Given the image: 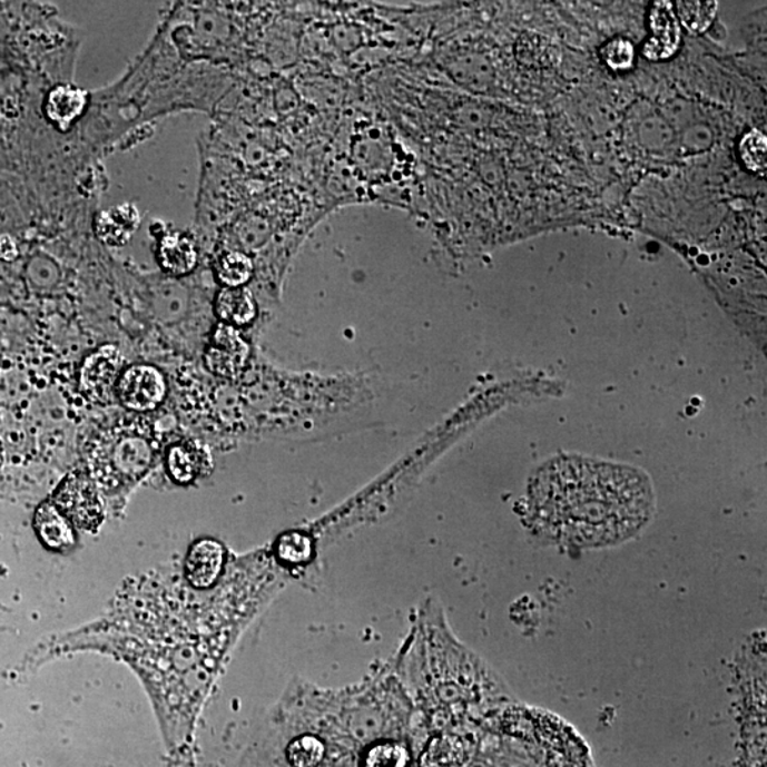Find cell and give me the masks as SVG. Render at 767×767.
Returning a JSON list of instances; mask_svg holds the SVG:
<instances>
[{
  "instance_id": "6da1fadb",
  "label": "cell",
  "mask_w": 767,
  "mask_h": 767,
  "mask_svg": "<svg viewBox=\"0 0 767 767\" xmlns=\"http://www.w3.org/2000/svg\"><path fill=\"white\" fill-rule=\"evenodd\" d=\"M534 529L552 542L606 548L636 537L653 512L650 482L631 468L566 458L548 463L530 486Z\"/></svg>"
},
{
  "instance_id": "7a4b0ae2",
  "label": "cell",
  "mask_w": 767,
  "mask_h": 767,
  "mask_svg": "<svg viewBox=\"0 0 767 767\" xmlns=\"http://www.w3.org/2000/svg\"><path fill=\"white\" fill-rule=\"evenodd\" d=\"M154 461L151 442L134 431L108 435L97 448L96 475L105 482H132L146 475Z\"/></svg>"
},
{
  "instance_id": "3957f363",
  "label": "cell",
  "mask_w": 767,
  "mask_h": 767,
  "mask_svg": "<svg viewBox=\"0 0 767 767\" xmlns=\"http://www.w3.org/2000/svg\"><path fill=\"white\" fill-rule=\"evenodd\" d=\"M56 508L73 527L97 532L105 522V502L95 479L83 472H71L55 491Z\"/></svg>"
},
{
  "instance_id": "277c9868",
  "label": "cell",
  "mask_w": 767,
  "mask_h": 767,
  "mask_svg": "<svg viewBox=\"0 0 767 767\" xmlns=\"http://www.w3.org/2000/svg\"><path fill=\"white\" fill-rule=\"evenodd\" d=\"M116 395L127 410L134 413H151L166 400L167 381L154 365H131L120 374Z\"/></svg>"
},
{
  "instance_id": "5b68a950",
  "label": "cell",
  "mask_w": 767,
  "mask_h": 767,
  "mask_svg": "<svg viewBox=\"0 0 767 767\" xmlns=\"http://www.w3.org/2000/svg\"><path fill=\"white\" fill-rule=\"evenodd\" d=\"M120 367L121 355L111 344L87 355L79 374L81 394L91 403H110L112 396L116 395Z\"/></svg>"
},
{
  "instance_id": "8992f818",
  "label": "cell",
  "mask_w": 767,
  "mask_h": 767,
  "mask_svg": "<svg viewBox=\"0 0 767 767\" xmlns=\"http://www.w3.org/2000/svg\"><path fill=\"white\" fill-rule=\"evenodd\" d=\"M92 97L89 91L60 81L50 87L43 100V116L55 131L66 136L79 128L90 111Z\"/></svg>"
},
{
  "instance_id": "52a82bcc",
  "label": "cell",
  "mask_w": 767,
  "mask_h": 767,
  "mask_svg": "<svg viewBox=\"0 0 767 767\" xmlns=\"http://www.w3.org/2000/svg\"><path fill=\"white\" fill-rule=\"evenodd\" d=\"M156 236V259L161 271L171 277L190 275L199 264L197 240L188 232L157 223L151 226Z\"/></svg>"
},
{
  "instance_id": "ba28073f",
  "label": "cell",
  "mask_w": 767,
  "mask_h": 767,
  "mask_svg": "<svg viewBox=\"0 0 767 767\" xmlns=\"http://www.w3.org/2000/svg\"><path fill=\"white\" fill-rule=\"evenodd\" d=\"M249 355V344L238 328L220 323L205 350L204 363L209 373L234 380L244 372Z\"/></svg>"
},
{
  "instance_id": "9c48e42d",
  "label": "cell",
  "mask_w": 767,
  "mask_h": 767,
  "mask_svg": "<svg viewBox=\"0 0 767 767\" xmlns=\"http://www.w3.org/2000/svg\"><path fill=\"white\" fill-rule=\"evenodd\" d=\"M651 36L642 46L643 58L651 61L671 59L681 46V26H679L673 4L653 2L648 14Z\"/></svg>"
},
{
  "instance_id": "30bf717a",
  "label": "cell",
  "mask_w": 767,
  "mask_h": 767,
  "mask_svg": "<svg viewBox=\"0 0 767 767\" xmlns=\"http://www.w3.org/2000/svg\"><path fill=\"white\" fill-rule=\"evenodd\" d=\"M225 549L214 539H200L190 545L185 576L195 589H209L223 573Z\"/></svg>"
},
{
  "instance_id": "8fae6325",
  "label": "cell",
  "mask_w": 767,
  "mask_h": 767,
  "mask_svg": "<svg viewBox=\"0 0 767 767\" xmlns=\"http://www.w3.org/2000/svg\"><path fill=\"white\" fill-rule=\"evenodd\" d=\"M140 219L137 208L131 204H125L108 213L92 215L91 229L100 244L118 248L131 240L134 232L141 224Z\"/></svg>"
},
{
  "instance_id": "7c38bea8",
  "label": "cell",
  "mask_w": 767,
  "mask_h": 767,
  "mask_svg": "<svg viewBox=\"0 0 767 767\" xmlns=\"http://www.w3.org/2000/svg\"><path fill=\"white\" fill-rule=\"evenodd\" d=\"M35 530L40 542L55 552H67L75 548V527L51 501L43 502L36 511Z\"/></svg>"
},
{
  "instance_id": "4fadbf2b",
  "label": "cell",
  "mask_w": 767,
  "mask_h": 767,
  "mask_svg": "<svg viewBox=\"0 0 767 767\" xmlns=\"http://www.w3.org/2000/svg\"><path fill=\"white\" fill-rule=\"evenodd\" d=\"M215 313L226 326L245 327L255 322L257 305L246 287H224L216 295Z\"/></svg>"
},
{
  "instance_id": "5bb4252c",
  "label": "cell",
  "mask_w": 767,
  "mask_h": 767,
  "mask_svg": "<svg viewBox=\"0 0 767 767\" xmlns=\"http://www.w3.org/2000/svg\"><path fill=\"white\" fill-rule=\"evenodd\" d=\"M254 273V260L244 250L225 252L216 260L215 276L224 287H245Z\"/></svg>"
},
{
  "instance_id": "9a60e30c",
  "label": "cell",
  "mask_w": 767,
  "mask_h": 767,
  "mask_svg": "<svg viewBox=\"0 0 767 767\" xmlns=\"http://www.w3.org/2000/svg\"><path fill=\"white\" fill-rule=\"evenodd\" d=\"M199 456L188 444H175L168 450L167 471L175 483L188 485L199 473Z\"/></svg>"
},
{
  "instance_id": "2e32d148",
  "label": "cell",
  "mask_w": 767,
  "mask_h": 767,
  "mask_svg": "<svg viewBox=\"0 0 767 767\" xmlns=\"http://www.w3.org/2000/svg\"><path fill=\"white\" fill-rule=\"evenodd\" d=\"M717 9V2H677L678 22L689 35H702L714 23Z\"/></svg>"
},
{
  "instance_id": "e0dca14e",
  "label": "cell",
  "mask_w": 767,
  "mask_h": 767,
  "mask_svg": "<svg viewBox=\"0 0 767 767\" xmlns=\"http://www.w3.org/2000/svg\"><path fill=\"white\" fill-rule=\"evenodd\" d=\"M519 59L534 69H545L555 63V50L542 36L524 35L520 39Z\"/></svg>"
},
{
  "instance_id": "ac0fdd59",
  "label": "cell",
  "mask_w": 767,
  "mask_h": 767,
  "mask_svg": "<svg viewBox=\"0 0 767 767\" xmlns=\"http://www.w3.org/2000/svg\"><path fill=\"white\" fill-rule=\"evenodd\" d=\"M276 554L283 563L305 564L313 555L312 539L302 532L282 534L276 543Z\"/></svg>"
},
{
  "instance_id": "d6986e66",
  "label": "cell",
  "mask_w": 767,
  "mask_h": 767,
  "mask_svg": "<svg viewBox=\"0 0 767 767\" xmlns=\"http://www.w3.org/2000/svg\"><path fill=\"white\" fill-rule=\"evenodd\" d=\"M740 159L749 171L765 174L767 168V140L765 134L758 130L744 136L739 144Z\"/></svg>"
},
{
  "instance_id": "ffe728a7",
  "label": "cell",
  "mask_w": 767,
  "mask_h": 767,
  "mask_svg": "<svg viewBox=\"0 0 767 767\" xmlns=\"http://www.w3.org/2000/svg\"><path fill=\"white\" fill-rule=\"evenodd\" d=\"M601 58L612 71H627L635 66L636 49L630 40L614 38L602 46Z\"/></svg>"
},
{
  "instance_id": "44dd1931",
  "label": "cell",
  "mask_w": 767,
  "mask_h": 767,
  "mask_svg": "<svg viewBox=\"0 0 767 767\" xmlns=\"http://www.w3.org/2000/svg\"><path fill=\"white\" fill-rule=\"evenodd\" d=\"M291 764L295 767H316L324 756V746L314 736H302L289 746Z\"/></svg>"
},
{
  "instance_id": "7402d4cb",
  "label": "cell",
  "mask_w": 767,
  "mask_h": 767,
  "mask_svg": "<svg viewBox=\"0 0 767 767\" xmlns=\"http://www.w3.org/2000/svg\"><path fill=\"white\" fill-rule=\"evenodd\" d=\"M409 751L403 745L380 744L367 751L363 767H406Z\"/></svg>"
},
{
  "instance_id": "603a6c76",
  "label": "cell",
  "mask_w": 767,
  "mask_h": 767,
  "mask_svg": "<svg viewBox=\"0 0 767 767\" xmlns=\"http://www.w3.org/2000/svg\"><path fill=\"white\" fill-rule=\"evenodd\" d=\"M18 254V246L14 244V240L9 238V236H2L0 238V259L13 260Z\"/></svg>"
}]
</instances>
